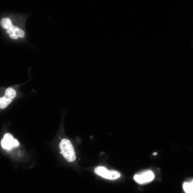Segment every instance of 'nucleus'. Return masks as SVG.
<instances>
[{
    "mask_svg": "<svg viewBox=\"0 0 193 193\" xmlns=\"http://www.w3.org/2000/svg\"><path fill=\"white\" fill-rule=\"evenodd\" d=\"M7 33L9 34V36L13 40H17L19 37L23 38L24 37V31L20 28L16 27L13 25L7 30Z\"/></svg>",
    "mask_w": 193,
    "mask_h": 193,
    "instance_id": "4",
    "label": "nucleus"
},
{
    "mask_svg": "<svg viewBox=\"0 0 193 193\" xmlns=\"http://www.w3.org/2000/svg\"><path fill=\"white\" fill-rule=\"evenodd\" d=\"M157 155V153H156V152H155V153H153V155H154V156H156Z\"/></svg>",
    "mask_w": 193,
    "mask_h": 193,
    "instance_id": "12",
    "label": "nucleus"
},
{
    "mask_svg": "<svg viewBox=\"0 0 193 193\" xmlns=\"http://www.w3.org/2000/svg\"><path fill=\"white\" fill-rule=\"evenodd\" d=\"M60 153H61V154H62V152H61H61H60Z\"/></svg>",
    "mask_w": 193,
    "mask_h": 193,
    "instance_id": "13",
    "label": "nucleus"
},
{
    "mask_svg": "<svg viewBox=\"0 0 193 193\" xmlns=\"http://www.w3.org/2000/svg\"><path fill=\"white\" fill-rule=\"evenodd\" d=\"M155 177L153 172L151 171L148 170L135 175L134 179L135 181L139 184H144L153 181Z\"/></svg>",
    "mask_w": 193,
    "mask_h": 193,
    "instance_id": "3",
    "label": "nucleus"
},
{
    "mask_svg": "<svg viewBox=\"0 0 193 193\" xmlns=\"http://www.w3.org/2000/svg\"><path fill=\"white\" fill-rule=\"evenodd\" d=\"M16 92L12 88L9 87L6 89L4 96L6 98L13 99L16 96Z\"/></svg>",
    "mask_w": 193,
    "mask_h": 193,
    "instance_id": "5",
    "label": "nucleus"
},
{
    "mask_svg": "<svg viewBox=\"0 0 193 193\" xmlns=\"http://www.w3.org/2000/svg\"><path fill=\"white\" fill-rule=\"evenodd\" d=\"M183 189L186 193H193V180L183 183Z\"/></svg>",
    "mask_w": 193,
    "mask_h": 193,
    "instance_id": "7",
    "label": "nucleus"
},
{
    "mask_svg": "<svg viewBox=\"0 0 193 193\" xmlns=\"http://www.w3.org/2000/svg\"><path fill=\"white\" fill-rule=\"evenodd\" d=\"M95 173L102 178L109 180H114L120 178L121 174L117 171L108 170L103 166H98L94 170Z\"/></svg>",
    "mask_w": 193,
    "mask_h": 193,
    "instance_id": "2",
    "label": "nucleus"
},
{
    "mask_svg": "<svg viewBox=\"0 0 193 193\" xmlns=\"http://www.w3.org/2000/svg\"><path fill=\"white\" fill-rule=\"evenodd\" d=\"M12 101V100L6 98L4 97L0 98V108L3 109L7 107L10 104Z\"/></svg>",
    "mask_w": 193,
    "mask_h": 193,
    "instance_id": "6",
    "label": "nucleus"
},
{
    "mask_svg": "<svg viewBox=\"0 0 193 193\" xmlns=\"http://www.w3.org/2000/svg\"><path fill=\"white\" fill-rule=\"evenodd\" d=\"M1 25L5 29H8L12 25L11 20L7 18H3L1 20Z\"/></svg>",
    "mask_w": 193,
    "mask_h": 193,
    "instance_id": "8",
    "label": "nucleus"
},
{
    "mask_svg": "<svg viewBox=\"0 0 193 193\" xmlns=\"http://www.w3.org/2000/svg\"><path fill=\"white\" fill-rule=\"evenodd\" d=\"M1 145L3 148L7 150H10L13 146V143L5 139H2L1 140Z\"/></svg>",
    "mask_w": 193,
    "mask_h": 193,
    "instance_id": "9",
    "label": "nucleus"
},
{
    "mask_svg": "<svg viewBox=\"0 0 193 193\" xmlns=\"http://www.w3.org/2000/svg\"><path fill=\"white\" fill-rule=\"evenodd\" d=\"M4 139H6L8 141H10V142L12 143L13 144V141L15 139H14L13 136L10 133H6L4 135Z\"/></svg>",
    "mask_w": 193,
    "mask_h": 193,
    "instance_id": "10",
    "label": "nucleus"
},
{
    "mask_svg": "<svg viewBox=\"0 0 193 193\" xmlns=\"http://www.w3.org/2000/svg\"><path fill=\"white\" fill-rule=\"evenodd\" d=\"M59 148L66 160L69 162H73L76 159V154L74 148L68 139H63L59 144Z\"/></svg>",
    "mask_w": 193,
    "mask_h": 193,
    "instance_id": "1",
    "label": "nucleus"
},
{
    "mask_svg": "<svg viewBox=\"0 0 193 193\" xmlns=\"http://www.w3.org/2000/svg\"><path fill=\"white\" fill-rule=\"evenodd\" d=\"M19 142L18 140L16 139H15L13 144V147H17L19 145Z\"/></svg>",
    "mask_w": 193,
    "mask_h": 193,
    "instance_id": "11",
    "label": "nucleus"
}]
</instances>
